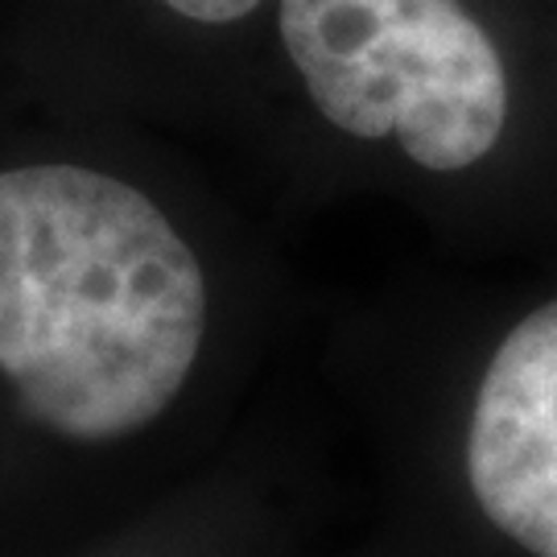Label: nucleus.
I'll use <instances>...</instances> for the list:
<instances>
[{
	"instance_id": "7ed1b4c3",
	"label": "nucleus",
	"mask_w": 557,
	"mask_h": 557,
	"mask_svg": "<svg viewBox=\"0 0 557 557\" xmlns=\"http://www.w3.org/2000/svg\"><path fill=\"white\" fill-rule=\"evenodd\" d=\"M467 487L533 557H557V301L499 338L467 413Z\"/></svg>"
},
{
	"instance_id": "20e7f679",
	"label": "nucleus",
	"mask_w": 557,
	"mask_h": 557,
	"mask_svg": "<svg viewBox=\"0 0 557 557\" xmlns=\"http://www.w3.org/2000/svg\"><path fill=\"white\" fill-rule=\"evenodd\" d=\"M165 13L202 25V29H227L257 13L264 0H158Z\"/></svg>"
},
{
	"instance_id": "f257e3e1",
	"label": "nucleus",
	"mask_w": 557,
	"mask_h": 557,
	"mask_svg": "<svg viewBox=\"0 0 557 557\" xmlns=\"http://www.w3.org/2000/svg\"><path fill=\"white\" fill-rule=\"evenodd\" d=\"M236 227L195 178L0 153V524L137 520L236 397Z\"/></svg>"
},
{
	"instance_id": "f03ea898",
	"label": "nucleus",
	"mask_w": 557,
	"mask_h": 557,
	"mask_svg": "<svg viewBox=\"0 0 557 557\" xmlns=\"http://www.w3.org/2000/svg\"><path fill=\"white\" fill-rule=\"evenodd\" d=\"M285 59L331 128L467 174L508 124V71L458 0H277Z\"/></svg>"
}]
</instances>
